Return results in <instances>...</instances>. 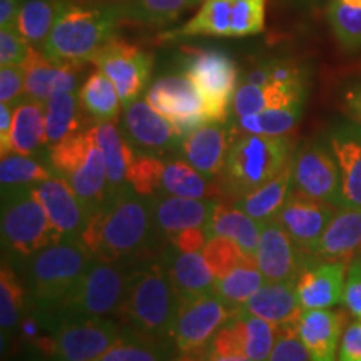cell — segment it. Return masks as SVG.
<instances>
[{"label": "cell", "instance_id": "26", "mask_svg": "<svg viewBox=\"0 0 361 361\" xmlns=\"http://www.w3.org/2000/svg\"><path fill=\"white\" fill-rule=\"evenodd\" d=\"M159 258L168 269L179 303L214 293L216 278L201 252H180L169 246Z\"/></svg>", "mask_w": 361, "mask_h": 361}, {"label": "cell", "instance_id": "29", "mask_svg": "<svg viewBox=\"0 0 361 361\" xmlns=\"http://www.w3.org/2000/svg\"><path fill=\"white\" fill-rule=\"evenodd\" d=\"M261 228L263 224L247 216L238 206L231 202L218 201L206 233L209 238L224 236L231 239L239 246V250L245 252V256L255 259L259 245Z\"/></svg>", "mask_w": 361, "mask_h": 361}, {"label": "cell", "instance_id": "48", "mask_svg": "<svg viewBox=\"0 0 361 361\" xmlns=\"http://www.w3.org/2000/svg\"><path fill=\"white\" fill-rule=\"evenodd\" d=\"M164 159L161 156L135 154L128 171V184L144 197L159 194L161 173Z\"/></svg>", "mask_w": 361, "mask_h": 361}, {"label": "cell", "instance_id": "34", "mask_svg": "<svg viewBox=\"0 0 361 361\" xmlns=\"http://www.w3.org/2000/svg\"><path fill=\"white\" fill-rule=\"evenodd\" d=\"M293 191L291 186V162L281 173L264 183L263 186L256 188L255 191L245 194L239 197L236 202L231 204L238 206L239 209L245 211L247 216L256 219L258 223H268V221L276 219V216L284 202Z\"/></svg>", "mask_w": 361, "mask_h": 361}, {"label": "cell", "instance_id": "58", "mask_svg": "<svg viewBox=\"0 0 361 361\" xmlns=\"http://www.w3.org/2000/svg\"><path fill=\"white\" fill-rule=\"evenodd\" d=\"M202 361H251L247 356L241 353H228V351H214L206 348L202 351Z\"/></svg>", "mask_w": 361, "mask_h": 361}, {"label": "cell", "instance_id": "53", "mask_svg": "<svg viewBox=\"0 0 361 361\" xmlns=\"http://www.w3.org/2000/svg\"><path fill=\"white\" fill-rule=\"evenodd\" d=\"M338 361H361V319H353L343 331Z\"/></svg>", "mask_w": 361, "mask_h": 361}, {"label": "cell", "instance_id": "31", "mask_svg": "<svg viewBox=\"0 0 361 361\" xmlns=\"http://www.w3.org/2000/svg\"><path fill=\"white\" fill-rule=\"evenodd\" d=\"M306 101V85H255L241 82L233 99V114L238 117L274 109V107L296 106Z\"/></svg>", "mask_w": 361, "mask_h": 361}, {"label": "cell", "instance_id": "14", "mask_svg": "<svg viewBox=\"0 0 361 361\" xmlns=\"http://www.w3.org/2000/svg\"><path fill=\"white\" fill-rule=\"evenodd\" d=\"M116 85L123 106L137 101L151 80L154 59L147 51L124 40L112 39L90 59Z\"/></svg>", "mask_w": 361, "mask_h": 361}, {"label": "cell", "instance_id": "17", "mask_svg": "<svg viewBox=\"0 0 361 361\" xmlns=\"http://www.w3.org/2000/svg\"><path fill=\"white\" fill-rule=\"evenodd\" d=\"M348 263L310 256L298 274L295 288L301 310H328L343 303Z\"/></svg>", "mask_w": 361, "mask_h": 361}, {"label": "cell", "instance_id": "36", "mask_svg": "<svg viewBox=\"0 0 361 361\" xmlns=\"http://www.w3.org/2000/svg\"><path fill=\"white\" fill-rule=\"evenodd\" d=\"M45 104V141L47 147L61 142L69 135L80 133L85 128L82 106L75 92H59Z\"/></svg>", "mask_w": 361, "mask_h": 361}, {"label": "cell", "instance_id": "54", "mask_svg": "<svg viewBox=\"0 0 361 361\" xmlns=\"http://www.w3.org/2000/svg\"><path fill=\"white\" fill-rule=\"evenodd\" d=\"M207 239L209 236H207L206 229L192 228L174 234V236L168 238V241L171 246H174L180 252H201L204 250Z\"/></svg>", "mask_w": 361, "mask_h": 361}, {"label": "cell", "instance_id": "6", "mask_svg": "<svg viewBox=\"0 0 361 361\" xmlns=\"http://www.w3.org/2000/svg\"><path fill=\"white\" fill-rule=\"evenodd\" d=\"M45 161L54 174L74 189L87 213H94L109 196L106 161L92 130L85 128L47 147Z\"/></svg>", "mask_w": 361, "mask_h": 361}, {"label": "cell", "instance_id": "15", "mask_svg": "<svg viewBox=\"0 0 361 361\" xmlns=\"http://www.w3.org/2000/svg\"><path fill=\"white\" fill-rule=\"evenodd\" d=\"M234 311L214 293L180 303L173 328L176 351L179 355L202 353Z\"/></svg>", "mask_w": 361, "mask_h": 361}, {"label": "cell", "instance_id": "27", "mask_svg": "<svg viewBox=\"0 0 361 361\" xmlns=\"http://www.w3.org/2000/svg\"><path fill=\"white\" fill-rule=\"evenodd\" d=\"M361 252V207H341L311 252L322 261L350 263Z\"/></svg>", "mask_w": 361, "mask_h": 361}, {"label": "cell", "instance_id": "50", "mask_svg": "<svg viewBox=\"0 0 361 361\" xmlns=\"http://www.w3.org/2000/svg\"><path fill=\"white\" fill-rule=\"evenodd\" d=\"M268 361H311L295 326L278 328L276 343Z\"/></svg>", "mask_w": 361, "mask_h": 361}, {"label": "cell", "instance_id": "51", "mask_svg": "<svg viewBox=\"0 0 361 361\" xmlns=\"http://www.w3.org/2000/svg\"><path fill=\"white\" fill-rule=\"evenodd\" d=\"M25 97L24 66L0 67V104L16 107Z\"/></svg>", "mask_w": 361, "mask_h": 361}, {"label": "cell", "instance_id": "56", "mask_svg": "<svg viewBox=\"0 0 361 361\" xmlns=\"http://www.w3.org/2000/svg\"><path fill=\"white\" fill-rule=\"evenodd\" d=\"M13 121V107L0 104V154L6 156L11 151V133Z\"/></svg>", "mask_w": 361, "mask_h": 361}, {"label": "cell", "instance_id": "52", "mask_svg": "<svg viewBox=\"0 0 361 361\" xmlns=\"http://www.w3.org/2000/svg\"><path fill=\"white\" fill-rule=\"evenodd\" d=\"M343 305L356 319H361V252L348 263Z\"/></svg>", "mask_w": 361, "mask_h": 361}, {"label": "cell", "instance_id": "13", "mask_svg": "<svg viewBox=\"0 0 361 361\" xmlns=\"http://www.w3.org/2000/svg\"><path fill=\"white\" fill-rule=\"evenodd\" d=\"M144 99L169 121L180 141L202 124L209 123L204 116L200 90L186 74L166 75L154 80Z\"/></svg>", "mask_w": 361, "mask_h": 361}, {"label": "cell", "instance_id": "60", "mask_svg": "<svg viewBox=\"0 0 361 361\" xmlns=\"http://www.w3.org/2000/svg\"><path fill=\"white\" fill-rule=\"evenodd\" d=\"M340 2L346 4V6H351V7H361V0H340Z\"/></svg>", "mask_w": 361, "mask_h": 361}, {"label": "cell", "instance_id": "32", "mask_svg": "<svg viewBox=\"0 0 361 361\" xmlns=\"http://www.w3.org/2000/svg\"><path fill=\"white\" fill-rule=\"evenodd\" d=\"M47 151L45 141V104L24 97L13 107L11 151L22 156H39Z\"/></svg>", "mask_w": 361, "mask_h": 361}, {"label": "cell", "instance_id": "4", "mask_svg": "<svg viewBox=\"0 0 361 361\" xmlns=\"http://www.w3.org/2000/svg\"><path fill=\"white\" fill-rule=\"evenodd\" d=\"M293 142L286 135L243 133L234 137L223 173L218 178L223 202H236L245 194L263 186L290 166Z\"/></svg>", "mask_w": 361, "mask_h": 361}, {"label": "cell", "instance_id": "20", "mask_svg": "<svg viewBox=\"0 0 361 361\" xmlns=\"http://www.w3.org/2000/svg\"><path fill=\"white\" fill-rule=\"evenodd\" d=\"M236 126L226 123H206L180 141L178 151L184 161L206 178L218 180L223 173L229 149L234 141Z\"/></svg>", "mask_w": 361, "mask_h": 361}, {"label": "cell", "instance_id": "10", "mask_svg": "<svg viewBox=\"0 0 361 361\" xmlns=\"http://www.w3.org/2000/svg\"><path fill=\"white\" fill-rule=\"evenodd\" d=\"M123 335V326L101 316L54 313L51 355L45 361H96Z\"/></svg>", "mask_w": 361, "mask_h": 361}, {"label": "cell", "instance_id": "30", "mask_svg": "<svg viewBox=\"0 0 361 361\" xmlns=\"http://www.w3.org/2000/svg\"><path fill=\"white\" fill-rule=\"evenodd\" d=\"M90 130L106 161L109 192L128 186V171L135 157V151L126 139L123 130L112 121L94 123L90 126Z\"/></svg>", "mask_w": 361, "mask_h": 361}, {"label": "cell", "instance_id": "12", "mask_svg": "<svg viewBox=\"0 0 361 361\" xmlns=\"http://www.w3.org/2000/svg\"><path fill=\"white\" fill-rule=\"evenodd\" d=\"M293 191L341 209L343 191L338 162L328 141L311 139L295 151L291 159Z\"/></svg>", "mask_w": 361, "mask_h": 361}, {"label": "cell", "instance_id": "23", "mask_svg": "<svg viewBox=\"0 0 361 361\" xmlns=\"http://www.w3.org/2000/svg\"><path fill=\"white\" fill-rule=\"evenodd\" d=\"M346 328L341 310H305L296 322V333L311 361H338V350Z\"/></svg>", "mask_w": 361, "mask_h": 361}, {"label": "cell", "instance_id": "24", "mask_svg": "<svg viewBox=\"0 0 361 361\" xmlns=\"http://www.w3.org/2000/svg\"><path fill=\"white\" fill-rule=\"evenodd\" d=\"M147 201L156 226L166 238L192 228L207 229L218 202L216 200H194L171 194H156L147 197Z\"/></svg>", "mask_w": 361, "mask_h": 361}, {"label": "cell", "instance_id": "18", "mask_svg": "<svg viewBox=\"0 0 361 361\" xmlns=\"http://www.w3.org/2000/svg\"><path fill=\"white\" fill-rule=\"evenodd\" d=\"M310 256L276 219L263 223L255 259L266 281H296Z\"/></svg>", "mask_w": 361, "mask_h": 361}, {"label": "cell", "instance_id": "22", "mask_svg": "<svg viewBox=\"0 0 361 361\" xmlns=\"http://www.w3.org/2000/svg\"><path fill=\"white\" fill-rule=\"evenodd\" d=\"M326 141L340 168L343 204L361 207V126L355 121L336 123Z\"/></svg>", "mask_w": 361, "mask_h": 361}, {"label": "cell", "instance_id": "21", "mask_svg": "<svg viewBox=\"0 0 361 361\" xmlns=\"http://www.w3.org/2000/svg\"><path fill=\"white\" fill-rule=\"evenodd\" d=\"M47 218L61 241H80L89 213L69 184L59 176L34 186Z\"/></svg>", "mask_w": 361, "mask_h": 361}, {"label": "cell", "instance_id": "16", "mask_svg": "<svg viewBox=\"0 0 361 361\" xmlns=\"http://www.w3.org/2000/svg\"><path fill=\"white\" fill-rule=\"evenodd\" d=\"M121 130L135 154L162 156L180 146L179 135L164 116H161L146 99H137L124 106Z\"/></svg>", "mask_w": 361, "mask_h": 361}, {"label": "cell", "instance_id": "25", "mask_svg": "<svg viewBox=\"0 0 361 361\" xmlns=\"http://www.w3.org/2000/svg\"><path fill=\"white\" fill-rule=\"evenodd\" d=\"M84 64L56 62L42 51L30 52L24 64L25 96L35 101L47 102L54 94L75 92L79 84V71Z\"/></svg>", "mask_w": 361, "mask_h": 361}, {"label": "cell", "instance_id": "62", "mask_svg": "<svg viewBox=\"0 0 361 361\" xmlns=\"http://www.w3.org/2000/svg\"><path fill=\"white\" fill-rule=\"evenodd\" d=\"M200 2H204V0H194V6H196V4H200Z\"/></svg>", "mask_w": 361, "mask_h": 361}, {"label": "cell", "instance_id": "35", "mask_svg": "<svg viewBox=\"0 0 361 361\" xmlns=\"http://www.w3.org/2000/svg\"><path fill=\"white\" fill-rule=\"evenodd\" d=\"M236 333L243 353L251 361H268L274 348L278 336V328L255 316L247 311L238 308L229 318Z\"/></svg>", "mask_w": 361, "mask_h": 361}, {"label": "cell", "instance_id": "2", "mask_svg": "<svg viewBox=\"0 0 361 361\" xmlns=\"http://www.w3.org/2000/svg\"><path fill=\"white\" fill-rule=\"evenodd\" d=\"M179 300L161 258L134 266L117 319L124 329L156 341L173 343Z\"/></svg>", "mask_w": 361, "mask_h": 361}, {"label": "cell", "instance_id": "49", "mask_svg": "<svg viewBox=\"0 0 361 361\" xmlns=\"http://www.w3.org/2000/svg\"><path fill=\"white\" fill-rule=\"evenodd\" d=\"M32 52V45L22 37L13 25L0 29V67L24 66Z\"/></svg>", "mask_w": 361, "mask_h": 361}, {"label": "cell", "instance_id": "7", "mask_svg": "<svg viewBox=\"0 0 361 361\" xmlns=\"http://www.w3.org/2000/svg\"><path fill=\"white\" fill-rule=\"evenodd\" d=\"M62 243L34 186L2 191V245L8 255L29 261L44 247Z\"/></svg>", "mask_w": 361, "mask_h": 361}, {"label": "cell", "instance_id": "37", "mask_svg": "<svg viewBox=\"0 0 361 361\" xmlns=\"http://www.w3.org/2000/svg\"><path fill=\"white\" fill-rule=\"evenodd\" d=\"M67 0H24L13 27L30 45L42 47Z\"/></svg>", "mask_w": 361, "mask_h": 361}, {"label": "cell", "instance_id": "61", "mask_svg": "<svg viewBox=\"0 0 361 361\" xmlns=\"http://www.w3.org/2000/svg\"><path fill=\"white\" fill-rule=\"evenodd\" d=\"M24 361H45V360H42V358H40V356H37V355L30 353Z\"/></svg>", "mask_w": 361, "mask_h": 361}, {"label": "cell", "instance_id": "33", "mask_svg": "<svg viewBox=\"0 0 361 361\" xmlns=\"http://www.w3.org/2000/svg\"><path fill=\"white\" fill-rule=\"evenodd\" d=\"M159 194L194 200H223L218 180L206 178L184 159H164Z\"/></svg>", "mask_w": 361, "mask_h": 361}, {"label": "cell", "instance_id": "3", "mask_svg": "<svg viewBox=\"0 0 361 361\" xmlns=\"http://www.w3.org/2000/svg\"><path fill=\"white\" fill-rule=\"evenodd\" d=\"M123 19L121 2L82 6L67 0L40 51L56 62L85 64L114 39Z\"/></svg>", "mask_w": 361, "mask_h": 361}, {"label": "cell", "instance_id": "45", "mask_svg": "<svg viewBox=\"0 0 361 361\" xmlns=\"http://www.w3.org/2000/svg\"><path fill=\"white\" fill-rule=\"evenodd\" d=\"M328 20L333 34L345 49H361V7H351L340 0H329Z\"/></svg>", "mask_w": 361, "mask_h": 361}, {"label": "cell", "instance_id": "39", "mask_svg": "<svg viewBox=\"0 0 361 361\" xmlns=\"http://www.w3.org/2000/svg\"><path fill=\"white\" fill-rule=\"evenodd\" d=\"M27 310V291L20 278L7 259L0 268V328H2V348L8 345L12 335L19 328Z\"/></svg>", "mask_w": 361, "mask_h": 361}, {"label": "cell", "instance_id": "38", "mask_svg": "<svg viewBox=\"0 0 361 361\" xmlns=\"http://www.w3.org/2000/svg\"><path fill=\"white\" fill-rule=\"evenodd\" d=\"M79 101L85 114L94 119V123H101V121L114 123L123 106L116 85L99 69L85 79L79 90Z\"/></svg>", "mask_w": 361, "mask_h": 361}, {"label": "cell", "instance_id": "1", "mask_svg": "<svg viewBox=\"0 0 361 361\" xmlns=\"http://www.w3.org/2000/svg\"><path fill=\"white\" fill-rule=\"evenodd\" d=\"M161 236L147 197L128 184L89 214L80 243L94 259L134 268L156 258Z\"/></svg>", "mask_w": 361, "mask_h": 361}, {"label": "cell", "instance_id": "44", "mask_svg": "<svg viewBox=\"0 0 361 361\" xmlns=\"http://www.w3.org/2000/svg\"><path fill=\"white\" fill-rule=\"evenodd\" d=\"M194 0H126L121 2L124 19L146 25H168L178 20Z\"/></svg>", "mask_w": 361, "mask_h": 361}, {"label": "cell", "instance_id": "28", "mask_svg": "<svg viewBox=\"0 0 361 361\" xmlns=\"http://www.w3.org/2000/svg\"><path fill=\"white\" fill-rule=\"evenodd\" d=\"M241 310L259 316L276 328L296 326L298 318L303 313L296 296L295 281H266Z\"/></svg>", "mask_w": 361, "mask_h": 361}, {"label": "cell", "instance_id": "41", "mask_svg": "<svg viewBox=\"0 0 361 361\" xmlns=\"http://www.w3.org/2000/svg\"><path fill=\"white\" fill-rule=\"evenodd\" d=\"M173 343L156 341L123 328V335L96 361H173Z\"/></svg>", "mask_w": 361, "mask_h": 361}, {"label": "cell", "instance_id": "8", "mask_svg": "<svg viewBox=\"0 0 361 361\" xmlns=\"http://www.w3.org/2000/svg\"><path fill=\"white\" fill-rule=\"evenodd\" d=\"M266 0H204L200 11L183 27H176L161 39L247 37L263 32Z\"/></svg>", "mask_w": 361, "mask_h": 361}, {"label": "cell", "instance_id": "40", "mask_svg": "<svg viewBox=\"0 0 361 361\" xmlns=\"http://www.w3.org/2000/svg\"><path fill=\"white\" fill-rule=\"evenodd\" d=\"M264 283L266 278L256 261L250 259L226 276L216 279L214 295L229 308L238 310L247 303V300L255 296L264 286Z\"/></svg>", "mask_w": 361, "mask_h": 361}, {"label": "cell", "instance_id": "19", "mask_svg": "<svg viewBox=\"0 0 361 361\" xmlns=\"http://www.w3.org/2000/svg\"><path fill=\"white\" fill-rule=\"evenodd\" d=\"M336 211V207L326 202L311 200L308 196L291 191L290 197L278 213L276 221L301 250L311 255L319 239L323 238L328 224L335 218Z\"/></svg>", "mask_w": 361, "mask_h": 361}, {"label": "cell", "instance_id": "57", "mask_svg": "<svg viewBox=\"0 0 361 361\" xmlns=\"http://www.w3.org/2000/svg\"><path fill=\"white\" fill-rule=\"evenodd\" d=\"M22 2L24 0H0V27L13 25Z\"/></svg>", "mask_w": 361, "mask_h": 361}, {"label": "cell", "instance_id": "46", "mask_svg": "<svg viewBox=\"0 0 361 361\" xmlns=\"http://www.w3.org/2000/svg\"><path fill=\"white\" fill-rule=\"evenodd\" d=\"M201 255L202 258L206 259L209 269L213 271L216 279L226 276V274L231 273L233 269H236L238 266H241L243 263L251 259L239 250L236 243L224 236H213L207 239Z\"/></svg>", "mask_w": 361, "mask_h": 361}, {"label": "cell", "instance_id": "9", "mask_svg": "<svg viewBox=\"0 0 361 361\" xmlns=\"http://www.w3.org/2000/svg\"><path fill=\"white\" fill-rule=\"evenodd\" d=\"M183 74L200 90L209 123H226L238 90V66L219 49H191L183 59Z\"/></svg>", "mask_w": 361, "mask_h": 361}, {"label": "cell", "instance_id": "42", "mask_svg": "<svg viewBox=\"0 0 361 361\" xmlns=\"http://www.w3.org/2000/svg\"><path fill=\"white\" fill-rule=\"evenodd\" d=\"M303 107L305 104L274 107V109H266L256 112V114L238 117L234 124L241 133L279 137V135L290 134L296 128L301 116H303Z\"/></svg>", "mask_w": 361, "mask_h": 361}, {"label": "cell", "instance_id": "59", "mask_svg": "<svg viewBox=\"0 0 361 361\" xmlns=\"http://www.w3.org/2000/svg\"><path fill=\"white\" fill-rule=\"evenodd\" d=\"M173 361H202V355L196 353V355H180L178 358H174Z\"/></svg>", "mask_w": 361, "mask_h": 361}, {"label": "cell", "instance_id": "47", "mask_svg": "<svg viewBox=\"0 0 361 361\" xmlns=\"http://www.w3.org/2000/svg\"><path fill=\"white\" fill-rule=\"evenodd\" d=\"M243 82L255 85H306V72L291 61H266L255 67Z\"/></svg>", "mask_w": 361, "mask_h": 361}, {"label": "cell", "instance_id": "43", "mask_svg": "<svg viewBox=\"0 0 361 361\" xmlns=\"http://www.w3.org/2000/svg\"><path fill=\"white\" fill-rule=\"evenodd\" d=\"M54 171L47 161H40L34 156H22L8 152L0 161V183L2 191L12 188H30L37 186L42 180L51 179Z\"/></svg>", "mask_w": 361, "mask_h": 361}, {"label": "cell", "instance_id": "5", "mask_svg": "<svg viewBox=\"0 0 361 361\" xmlns=\"http://www.w3.org/2000/svg\"><path fill=\"white\" fill-rule=\"evenodd\" d=\"M92 259L80 241H62L44 247L29 259L27 306L57 313Z\"/></svg>", "mask_w": 361, "mask_h": 361}, {"label": "cell", "instance_id": "55", "mask_svg": "<svg viewBox=\"0 0 361 361\" xmlns=\"http://www.w3.org/2000/svg\"><path fill=\"white\" fill-rule=\"evenodd\" d=\"M341 106L350 119L361 126V75L345 84L341 90Z\"/></svg>", "mask_w": 361, "mask_h": 361}, {"label": "cell", "instance_id": "11", "mask_svg": "<svg viewBox=\"0 0 361 361\" xmlns=\"http://www.w3.org/2000/svg\"><path fill=\"white\" fill-rule=\"evenodd\" d=\"M133 266L92 259L78 286L57 313L101 316L117 314L128 290Z\"/></svg>", "mask_w": 361, "mask_h": 361}]
</instances>
